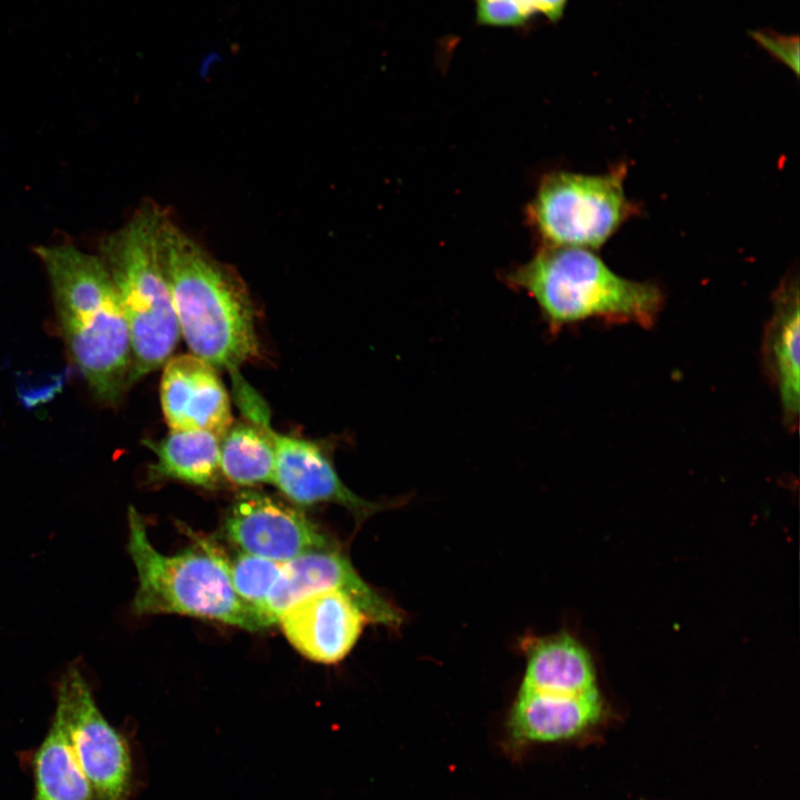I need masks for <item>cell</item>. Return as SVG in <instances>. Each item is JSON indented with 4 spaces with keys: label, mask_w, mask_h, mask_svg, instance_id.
Wrapping results in <instances>:
<instances>
[{
    "label": "cell",
    "mask_w": 800,
    "mask_h": 800,
    "mask_svg": "<svg viewBox=\"0 0 800 800\" xmlns=\"http://www.w3.org/2000/svg\"><path fill=\"white\" fill-rule=\"evenodd\" d=\"M56 710L61 714L76 758L96 800H128L132 759L126 738L98 708L89 683L76 667L61 677Z\"/></svg>",
    "instance_id": "7"
},
{
    "label": "cell",
    "mask_w": 800,
    "mask_h": 800,
    "mask_svg": "<svg viewBox=\"0 0 800 800\" xmlns=\"http://www.w3.org/2000/svg\"><path fill=\"white\" fill-rule=\"evenodd\" d=\"M250 421L232 423L220 439V468L224 480L249 488L272 483L276 454L268 429Z\"/></svg>",
    "instance_id": "18"
},
{
    "label": "cell",
    "mask_w": 800,
    "mask_h": 800,
    "mask_svg": "<svg viewBox=\"0 0 800 800\" xmlns=\"http://www.w3.org/2000/svg\"><path fill=\"white\" fill-rule=\"evenodd\" d=\"M274 447L273 482L299 506L336 503L361 523L389 504L368 501L352 492L339 477L329 454L318 443L268 429Z\"/></svg>",
    "instance_id": "10"
},
{
    "label": "cell",
    "mask_w": 800,
    "mask_h": 800,
    "mask_svg": "<svg viewBox=\"0 0 800 800\" xmlns=\"http://www.w3.org/2000/svg\"><path fill=\"white\" fill-rule=\"evenodd\" d=\"M620 166L601 174L567 171L544 176L527 208L528 221L547 247L598 249L632 213Z\"/></svg>",
    "instance_id": "6"
},
{
    "label": "cell",
    "mask_w": 800,
    "mask_h": 800,
    "mask_svg": "<svg viewBox=\"0 0 800 800\" xmlns=\"http://www.w3.org/2000/svg\"><path fill=\"white\" fill-rule=\"evenodd\" d=\"M163 366L160 402L170 430H204L221 439L233 422L217 369L192 353L171 357Z\"/></svg>",
    "instance_id": "12"
},
{
    "label": "cell",
    "mask_w": 800,
    "mask_h": 800,
    "mask_svg": "<svg viewBox=\"0 0 800 800\" xmlns=\"http://www.w3.org/2000/svg\"><path fill=\"white\" fill-rule=\"evenodd\" d=\"M327 590H338L352 599L369 622L391 629L402 624L401 611L364 581L343 552L332 547L313 550L286 562L261 607V613L271 627L297 601Z\"/></svg>",
    "instance_id": "8"
},
{
    "label": "cell",
    "mask_w": 800,
    "mask_h": 800,
    "mask_svg": "<svg viewBox=\"0 0 800 800\" xmlns=\"http://www.w3.org/2000/svg\"><path fill=\"white\" fill-rule=\"evenodd\" d=\"M569 0H531L534 13H541L552 23H557L563 17Z\"/></svg>",
    "instance_id": "22"
},
{
    "label": "cell",
    "mask_w": 800,
    "mask_h": 800,
    "mask_svg": "<svg viewBox=\"0 0 800 800\" xmlns=\"http://www.w3.org/2000/svg\"><path fill=\"white\" fill-rule=\"evenodd\" d=\"M223 557L233 589L242 600L261 613V607L284 563L242 551L233 556L223 551Z\"/></svg>",
    "instance_id": "19"
},
{
    "label": "cell",
    "mask_w": 800,
    "mask_h": 800,
    "mask_svg": "<svg viewBox=\"0 0 800 800\" xmlns=\"http://www.w3.org/2000/svg\"><path fill=\"white\" fill-rule=\"evenodd\" d=\"M598 690L559 694L519 689L509 717L514 739L558 741L576 737L601 718Z\"/></svg>",
    "instance_id": "13"
},
{
    "label": "cell",
    "mask_w": 800,
    "mask_h": 800,
    "mask_svg": "<svg viewBox=\"0 0 800 800\" xmlns=\"http://www.w3.org/2000/svg\"><path fill=\"white\" fill-rule=\"evenodd\" d=\"M159 253L180 334L191 353L231 374L259 356L249 291L163 213Z\"/></svg>",
    "instance_id": "2"
},
{
    "label": "cell",
    "mask_w": 800,
    "mask_h": 800,
    "mask_svg": "<svg viewBox=\"0 0 800 800\" xmlns=\"http://www.w3.org/2000/svg\"><path fill=\"white\" fill-rule=\"evenodd\" d=\"M522 650L526 669L520 689L559 694L598 690L591 657L570 634L526 638Z\"/></svg>",
    "instance_id": "15"
},
{
    "label": "cell",
    "mask_w": 800,
    "mask_h": 800,
    "mask_svg": "<svg viewBox=\"0 0 800 800\" xmlns=\"http://www.w3.org/2000/svg\"><path fill=\"white\" fill-rule=\"evenodd\" d=\"M163 211L142 206L100 242L130 333V387L162 367L176 349L180 329L159 253Z\"/></svg>",
    "instance_id": "5"
},
{
    "label": "cell",
    "mask_w": 800,
    "mask_h": 800,
    "mask_svg": "<svg viewBox=\"0 0 800 800\" xmlns=\"http://www.w3.org/2000/svg\"><path fill=\"white\" fill-rule=\"evenodd\" d=\"M506 282L536 301L552 333L593 318L650 328L663 306L658 286L619 276L583 248L542 246Z\"/></svg>",
    "instance_id": "3"
},
{
    "label": "cell",
    "mask_w": 800,
    "mask_h": 800,
    "mask_svg": "<svg viewBox=\"0 0 800 800\" xmlns=\"http://www.w3.org/2000/svg\"><path fill=\"white\" fill-rule=\"evenodd\" d=\"M750 34L757 43L798 76L799 38L797 36H784L772 30L752 31Z\"/></svg>",
    "instance_id": "21"
},
{
    "label": "cell",
    "mask_w": 800,
    "mask_h": 800,
    "mask_svg": "<svg viewBox=\"0 0 800 800\" xmlns=\"http://www.w3.org/2000/svg\"><path fill=\"white\" fill-rule=\"evenodd\" d=\"M516 1L519 2V3H520L528 12H530L532 16L536 14V13L533 12V9H532V6H531V0H516Z\"/></svg>",
    "instance_id": "23"
},
{
    "label": "cell",
    "mask_w": 800,
    "mask_h": 800,
    "mask_svg": "<svg viewBox=\"0 0 800 800\" xmlns=\"http://www.w3.org/2000/svg\"><path fill=\"white\" fill-rule=\"evenodd\" d=\"M239 551L278 562L332 547L328 537L300 510L257 490L240 491L222 524Z\"/></svg>",
    "instance_id": "9"
},
{
    "label": "cell",
    "mask_w": 800,
    "mask_h": 800,
    "mask_svg": "<svg viewBox=\"0 0 800 800\" xmlns=\"http://www.w3.org/2000/svg\"><path fill=\"white\" fill-rule=\"evenodd\" d=\"M476 22L482 27L523 28L533 17L516 0H474Z\"/></svg>",
    "instance_id": "20"
},
{
    "label": "cell",
    "mask_w": 800,
    "mask_h": 800,
    "mask_svg": "<svg viewBox=\"0 0 800 800\" xmlns=\"http://www.w3.org/2000/svg\"><path fill=\"white\" fill-rule=\"evenodd\" d=\"M156 461L152 479H171L207 489L223 479L220 468V438L204 430H171L160 441L144 440Z\"/></svg>",
    "instance_id": "16"
},
{
    "label": "cell",
    "mask_w": 800,
    "mask_h": 800,
    "mask_svg": "<svg viewBox=\"0 0 800 800\" xmlns=\"http://www.w3.org/2000/svg\"><path fill=\"white\" fill-rule=\"evenodd\" d=\"M367 622L360 607L338 590L312 593L289 607L278 620L300 654L326 664L341 661L352 650Z\"/></svg>",
    "instance_id": "11"
},
{
    "label": "cell",
    "mask_w": 800,
    "mask_h": 800,
    "mask_svg": "<svg viewBox=\"0 0 800 800\" xmlns=\"http://www.w3.org/2000/svg\"><path fill=\"white\" fill-rule=\"evenodd\" d=\"M33 800H96L73 752L63 719L56 710L33 757Z\"/></svg>",
    "instance_id": "17"
},
{
    "label": "cell",
    "mask_w": 800,
    "mask_h": 800,
    "mask_svg": "<svg viewBox=\"0 0 800 800\" xmlns=\"http://www.w3.org/2000/svg\"><path fill=\"white\" fill-rule=\"evenodd\" d=\"M63 342L93 397L114 406L130 387L131 342L114 283L99 256L73 244L36 248Z\"/></svg>",
    "instance_id": "1"
},
{
    "label": "cell",
    "mask_w": 800,
    "mask_h": 800,
    "mask_svg": "<svg viewBox=\"0 0 800 800\" xmlns=\"http://www.w3.org/2000/svg\"><path fill=\"white\" fill-rule=\"evenodd\" d=\"M799 323L798 279L789 278L774 293L762 354L780 398L783 420L790 428L797 427L800 409Z\"/></svg>",
    "instance_id": "14"
},
{
    "label": "cell",
    "mask_w": 800,
    "mask_h": 800,
    "mask_svg": "<svg viewBox=\"0 0 800 800\" xmlns=\"http://www.w3.org/2000/svg\"><path fill=\"white\" fill-rule=\"evenodd\" d=\"M127 549L136 567V614L173 613L226 623L248 631L269 626L261 613L242 600L231 583L223 551L212 541L164 554L151 543L146 523L134 507L128 509Z\"/></svg>",
    "instance_id": "4"
}]
</instances>
